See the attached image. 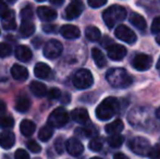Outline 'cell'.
Segmentation results:
<instances>
[{
  "instance_id": "d6a6232c",
  "label": "cell",
  "mask_w": 160,
  "mask_h": 159,
  "mask_svg": "<svg viewBox=\"0 0 160 159\" xmlns=\"http://www.w3.org/2000/svg\"><path fill=\"white\" fill-rule=\"evenodd\" d=\"M33 17V8L31 6L24 7L21 10V19L22 21H31Z\"/></svg>"
},
{
  "instance_id": "2e32d148",
  "label": "cell",
  "mask_w": 160,
  "mask_h": 159,
  "mask_svg": "<svg viewBox=\"0 0 160 159\" xmlns=\"http://www.w3.org/2000/svg\"><path fill=\"white\" fill-rule=\"evenodd\" d=\"M51 73V69L48 64L44 63V62H38L36 63V66L34 67V74H35L36 77L38 79H48L49 75Z\"/></svg>"
},
{
  "instance_id": "9c48e42d",
  "label": "cell",
  "mask_w": 160,
  "mask_h": 159,
  "mask_svg": "<svg viewBox=\"0 0 160 159\" xmlns=\"http://www.w3.org/2000/svg\"><path fill=\"white\" fill-rule=\"evenodd\" d=\"M132 66L137 71H146L152 68V58L145 53H137L132 60Z\"/></svg>"
},
{
  "instance_id": "6da1fadb",
  "label": "cell",
  "mask_w": 160,
  "mask_h": 159,
  "mask_svg": "<svg viewBox=\"0 0 160 159\" xmlns=\"http://www.w3.org/2000/svg\"><path fill=\"white\" fill-rule=\"evenodd\" d=\"M106 79L116 88H127L133 83V77L123 68L110 69L106 74Z\"/></svg>"
},
{
  "instance_id": "8992f818",
  "label": "cell",
  "mask_w": 160,
  "mask_h": 159,
  "mask_svg": "<svg viewBox=\"0 0 160 159\" xmlns=\"http://www.w3.org/2000/svg\"><path fill=\"white\" fill-rule=\"evenodd\" d=\"M128 147L134 154H137L139 156H147L150 149V143L145 137L136 136L128 142Z\"/></svg>"
},
{
  "instance_id": "ffe728a7",
  "label": "cell",
  "mask_w": 160,
  "mask_h": 159,
  "mask_svg": "<svg viewBox=\"0 0 160 159\" xmlns=\"http://www.w3.org/2000/svg\"><path fill=\"white\" fill-rule=\"evenodd\" d=\"M2 19V27L6 31H12L17 28V22H15V14L13 11H9Z\"/></svg>"
},
{
  "instance_id": "f907efd6",
  "label": "cell",
  "mask_w": 160,
  "mask_h": 159,
  "mask_svg": "<svg viewBox=\"0 0 160 159\" xmlns=\"http://www.w3.org/2000/svg\"><path fill=\"white\" fill-rule=\"evenodd\" d=\"M156 42L158 45H160V34H157V36H156Z\"/></svg>"
},
{
  "instance_id": "ac0fdd59",
  "label": "cell",
  "mask_w": 160,
  "mask_h": 159,
  "mask_svg": "<svg viewBox=\"0 0 160 159\" xmlns=\"http://www.w3.org/2000/svg\"><path fill=\"white\" fill-rule=\"evenodd\" d=\"M11 74H12L13 79L23 82V81L28 80V71L25 67L20 66V64H14L11 69Z\"/></svg>"
},
{
  "instance_id": "7c38bea8",
  "label": "cell",
  "mask_w": 160,
  "mask_h": 159,
  "mask_svg": "<svg viewBox=\"0 0 160 159\" xmlns=\"http://www.w3.org/2000/svg\"><path fill=\"white\" fill-rule=\"evenodd\" d=\"M65 148L71 156H80L84 152L83 144L75 137H71L65 142Z\"/></svg>"
},
{
  "instance_id": "74e56055",
  "label": "cell",
  "mask_w": 160,
  "mask_h": 159,
  "mask_svg": "<svg viewBox=\"0 0 160 159\" xmlns=\"http://www.w3.org/2000/svg\"><path fill=\"white\" fill-rule=\"evenodd\" d=\"M75 133L78 135H81L83 137H88L93 134V130L92 129H87V127H84V129H76Z\"/></svg>"
},
{
  "instance_id": "4dcf8cb0",
  "label": "cell",
  "mask_w": 160,
  "mask_h": 159,
  "mask_svg": "<svg viewBox=\"0 0 160 159\" xmlns=\"http://www.w3.org/2000/svg\"><path fill=\"white\" fill-rule=\"evenodd\" d=\"M102 146H103V142H102V138H100V137H94L88 144L89 149L93 152L101 151Z\"/></svg>"
},
{
  "instance_id": "836d02e7",
  "label": "cell",
  "mask_w": 160,
  "mask_h": 159,
  "mask_svg": "<svg viewBox=\"0 0 160 159\" xmlns=\"http://www.w3.org/2000/svg\"><path fill=\"white\" fill-rule=\"evenodd\" d=\"M11 51H12L11 45L7 42H0V58H6L10 56Z\"/></svg>"
},
{
  "instance_id": "3957f363",
  "label": "cell",
  "mask_w": 160,
  "mask_h": 159,
  "mask_svg": "<svg viewBox=\"0 0 160 159\" xmlns=\"http://www.w3.org/2000/svg\"><path fill=\"white\" fill-rule=\"evenodd\" d=\"M125 17H127V10L124 7L118 6V4L109 7L102 13L103 22L109 28L114 27L119 22L125 20Z\"/></svg>"
},
{
  "instance_id": "f1b7e54d",
  "label": "cell",
  "mask_w": 160,
  "mask_h": 159,
  "mask_svg": "<svg viewBox=\"0 0 160 159\" xmlns=\"http://www.w3.org/2000/svg\"><path fill=\"white\" fill-rule=\"evenodd\" d=\"M53 134V130L51 127L49 125H46V127H42V129L38 132V138H39L42 142H48L51 138Z\"/></svg>"
},
{
  "instance_id": "44dd1931",
  "label": "cell",
  "mask_w": 160,
  "mask_h": 159,
  "mask_svg": "<svg viewBox=\"0 0 160 159\" xmlns=\"http://www.w3.org/2000/svg\"><path fill=\"white\" fill-rule=\"evenodd\" d=\"M128 20H130V23L132 24V25H134L136 28H138L139 31L144 32V31L146 30L147 24H146L145 19H144L141 14H138V13H136V12H132L130 14Z\"/></svg>"
},
{
  "instance_id": "5bb4252c",
  "label": "cell",
  "mask_w": 160,
  "mask_h": 159,
  "mask_svg": "<svg viewBox=\"0 0 160 159\" xmlns=\"http://www.w3.org/2000/svg\"><path fill=\"white\" fill-rule=\"evenodd\" d=\"M60 34L67 39H76L81 36V31L75 25H63L60 28Z\"/></svg>"
},
{
  "instance_id": "484cf974",
  "label": "cell",
  "mask_w": 160,
  "mask_h": 159,
  "mask_svg": "<svg viewBox=\"0 0 160 159\" xmlns=\"http://www.w3.org/2000/svg\"><path fill=\"white\" fill-rule=\"evenodd\" d=\"M31 108V100L26 96H20L15 102V109L19 112H26Z\"/></svg>"
},
{
  "instance_id": "7402d4cb",
  "label": "cell",
  "mask_w": 160,
  "mask_h": 159,
  "mask_svg": "<svg viewBox=\"0 0 160 159\" xmlns=\"http://www.w3.org/2000/svg\"><path fill=\"white\" fill-rule=\"evenodd\" d=\"M35 33V25L32 21H22L20 25V35L23 38L30 37Z\"/></svg>"
},
{
  "instance_id": "7bdbcfd3",
  "label": "cell",
  "mask_w": 160,
  "mask_h": 159,
  "mask_svg": "<svg viewBox=\"0 0 160 159\" xmlns=\"http://www.w3.org/2000/svg\"><path fill=\"white\" fill-rule=\"evenodd\" d=\"M10 10L8 9V6H7L6 2H4L3 0H0V17H3Z\"/></svg>"
},
{
  "instance_id": "b9f144b4",
  "label": "cell",
  "mask_w": 160,
  "mask_h": 159,
  "mask_svg": "<svg viewBox=\"0 0 160 159\" xmlns=\"http://www.w3.org/2000/svg\"><path fill=\"white\" fill-rule=\"evenodd\" d=\"M48 96L50 99H59L60 96H61V92L58 88H51L48 93Z\"/></svg>"
},
{
  "instance_id": "603a6c76",
  "label": "cell",
  "mask_w": 160,
  "mask_h": 159,
  "mask_svg": "<svg viewBox=\"0 0 160 159\" xmlns=\"http://www.w3.org/2000/svg\"><path fill=\"white\" fill-rule=\"evenodd\" d=\"M30 89L36 97H44L47 93L46 85L42 82H38V81H33V82L31 83Z\"/></svg>"
},
{
  "instance_id": "c3c4849f",
  "label": "cell",
  "mask_w": 160,
  "mask_h": 159,
  "mask_svg": "<svg viewBox=\"0 0 160 159\" xmlns=\"http://www.w3.org/2000/svg\"><path fill=\"white\" fill-rule=\"evenodd\" d=\"M64 99H62V102H64V104H68V102H70V95L69 94H64Z\"/></svg>"
},
{
  "instance_id": "e0dca14e",
  "label": "cell",
  "mask_w": 160,
  "mask_h": 159,
  "mask_svg": "<svg viewBox=\"0 0 160 159\" xmlns=\"http://www.w3.org/2000/svg\"><path fill=\"white\" fill-rule=\"evenodd\" d=\"M15 143V136L12 132L4 131L0 134V147L4 149H9L14 145Z\"/></svg>"
},
{
  "instance_id": "277c9868",
  "label": "cell",
  "mask_w": 160,
  "mask_h": 159,
  "mask_svg": "<svg viewBox=\"0 0 160 159\" xmlns=\"http://www.w3.org/2000/svg\"><path fill=\"white\" fill-rule=\"evenodd\" d=\"M94 84V77L87 69H80L73 77V85L78 89H87Z\"/></svg>"
},
{
  "instance_id": "ab89813d",
  "label": "cell",
  "mask_w": 160,
  "mask_h": 159,
  "mask_svg": "<svg viewBox=\"0 0 160 159\" xmlns=\"http://www.w3.org/2000/svg\"><path fill=\"white\" fill-rule=\"evenodd\" d=\"M14 159H30V156H28V152L25 149H18L14 154Z\"/></svg>"
},
{
  "instance_id": "f35d334b",
  "label": "cell",
  "mask_w": 160,
  "mask_h": 159,
  "mask_svg": "<svg viewBox=\"0 0 160 159\" xmlns=\"http://www.w3.org/2000/svg\"><path fill=\"white\" fill-rule=\"evenodd\" d=\"M87 2L92 8H100L107 3V0H87Z\"/></svg>"
},
{
  "instance_id": "e575fe53",
  "label": "cell",
  "mask_w": 160,
  "mask_h": 159,
  "mask_svg": "<svg viewBox=\"0 0 160 159\" xmlns=\"http://www.w3.org/2000/svg\"><path fill=\"white\" fill-rule=\"evenodd\" d=\"M147 156L150 159H160V144L155 145L154 147H150Z\"/></svg>"
},
{
  "instance_id": "d590c367",
  "label": "cell",
  "mask_w": 160,
  "mask_h": 159,
  "mask_svg": "<svg viewBox=\"0 0 160 159\" xmlns=\"http://www.w3.org/2000/svg\"><path fill=\"white\" fill-rule=\"evenodd\" d=\"M26 146H28V148L34 154L40 153V151H42V147H40V145L38 144V143H36V141H33V140L28 141V142L26 143Z\"/></svg>"
},
{
  "instance_id": "8d00e7d4",
  "label": "cell",
  "mask_w": 160,
  "mask_h": 159,
  "mask_svg": "<svg viewBox=\"0 0 160 159\" xmlns=\"http://www.w3.org/2000/svg\"><path fill=\"white\" fill-rule=\"evenodd\" d=\"M152 34H160V17L154 19L152 23Z\"/></svg>"
},
{
  "instance_id": "4316f807",
  "label": "cell",
  "mask_w": 160,
  "mask_h": 159,
  "mask_svg": "<svg viewBox=\"0 0 160 159\" xmlns=\"http://www.w3.org/2000/svg\"><path fill=\"white\" fill-rule=\"evenodd\" d=\"M92 57H93L94 61H95L96 66L98 68H103V67L107 64V60H106V57L101 50H99L98 48H93L92 49Z\"/></svg>"
},
{
  "instance_id": "816d5d0a",
  "label": "cell",
  "mask_w": 160,
  "mask_h": 159,
  "mask_svg": "<svg viewBox=\"0 0 160 159\" xmlns=\"http://www.w3.org/2000/svg\"><path fill=\"white\" fill-rule=\"evenodd\" d=\"M156 68L158 69V70H160V57H159V59H158V62H157V66H156Z\"/></svg>"
},
{
  "instance_id": "7dc6e473",
  "label": "cell",
  "mask_w": 160,
  "mask_h": 159,
  "mask_svg": "<svg viewBox=\"0 0 160 159\" xmlns=\"http://www.w3.org/2000/svg\"><path fill=\"white\" fill-rule=\"evenodd\" d=\"M7 106H6V102H2V100H0V113L4 112V110H6Z\"/></svg>"
},
{
  "instance_id": "681fc988",
  "label": "cell",
  "mask_w": 160,
  "mask_h": 159,
  "mask_svg": "<svg viewBox=\"0 0 160 159\" xmlns=\"http://www.w3.org/2000/svg\"><path fill=\"white\" fill-rule=\"evenodd\" d=\"M156 117L158 118V119L160 120V107H159V108L156 110Z\"/></svg>"
},
{
  "instance_id": "30bf717a",
  "label": "cell",
  "mask_w": 160,
  "mask_h": 159,
  "mask_svg": "<svg viewBox=\"0 0 160 159\" xmlns=\"http://www.w3.org/2000/svg\"><path fill=\"white\" fill-rule=\"evenodd\" d=\"M83 10H84L83 2L81 0H73L65 9L64 17L67 20H74L82 14Z\"/></svg>"
},
{
  "instance_id": "9a60e30c",
  "label": "cell",
  "mask_w": 160,
  "mask_h": 159,
  "mask_svg": "<svg viewBox=\"0 0 160 159\" xmlns=\"http://www.w3.org/2000/svg\"><path fill=\"white\" fill-rule=\"evenodd\" d=\"M15 58H17L19 61H22V62H28L33 57V53H32V50L28 48V46H18L15 48Z\"/></svg>"
},
{
  "instance_id": "52a82bcc",
  "label": "cell",
  "mask_w": 160,
  "mask_h": 159,
  "mask_svg": "<svg viewBox=\"0 0 160 159\" xmlns=\"http://www.w3.org/2000/svg\"><path fill=\"white\" fill-rule=\"evenodd\" d=\"M63 46L57 39H50L44 46V56L47 59H56L62 53Z\"/></svg>"
},
{
  "instance_id": "60d3db41",
  "label": "cell",
  "mask_w": 160,
  "mask_h": 159,
  "mask_svg": "<svg viewBox=\"0 0 160 159\" xmlns=\"http://www.w3.org/2000/svg\"><path fill=\"white\" fill-rule=\"evenodd\" d=\"M55 147H56V149H57L58 154L63 153L64 145H63V140H62V137H58L57 138V141H56V143H55Z\"/></svg>"
},
{
  "instance_id": "4fadbf2b",
  "label": "cell",
  "mask_w": 160,
  "mask_h": 159,
  "mask_svg": "<svg viewBox=\"0 0 160 159\" xmlns=\"http://www.w3.org/2000/svg\"><path fill=\"white\" fill-rule=\"evenodd\" d=\"M37 15L42 21L50 22L57 17V11L50 7H38Z\"/></svg>"
},
{
  "instance_id": "ba28073f",
  "label": "cell",
  "mask_w": 160,
  "mask_h": 159,
  "mask_svg": "<svg viewBox=\"0 0 160 159\" xmlns=\"http://www.w3.org/2000/svg\"><path fill=\"white\" fill-rule=\"evenodd\" d=\"M114 35L117 38L127 42L128 45L135 44L137 40V36L135 35V33L125 25H119L114 31Z\"/></svg>"
},
{
  "instance_id": "bcb514c9",
  "label": "cell",
  "mask_w": 160,
  "mask_h": 159,
  "mask_svg": "<svg viewBox=\"0 0 160 159\" xmlns=\"http://www.w3.org/2000/svg\"><path fill=\"white\" fill-rule=\"evenodd\" d=\"M63 1L64 0H50V2L53 4V6H61L62 3H63Z\"/></svg>"
},
{
  "instance_id": "f546056e",
  "label": "cell",
  "mask_w": 160,
  "mask_h": 159,
  "mask_svg": "<svg viewBox=\"0 0 160 159\" xmlns=\"http://www.w3.org/2000/svg\"><path fill=\"white\" fill-rule=\"evenodd\" d=\"M124 142V137L120 134H114V135H111L109 138H108V144H109L110 147H113V148H118Z\"/></svg>"
},
{
  "instance_id": "5b68a950",
  "label": "cell",
  "mask_w": 160,
  "mask_h": 159,
  "mask_svg": "<svg viewBox=\"0 0 160 159\" xmlns=\"http://www.w3.org/2000/svg\"><path fill=\"white\" fill-rule=\"evenodd\" d=\"M69 121V113L63 107H58L49 115L48 125L51 127H62Z\"/></svg>"
},
{
  "instance_id": "f5cc1de1",
  "label": "cell",
  "mask_w": 160,
  "mask_h": 159,
  "mask_svg": "<svg viewBox=\"0 0 160 159\" xmlns=\"http://www.w3.org/2000/svg\"><path fill=\"white\" fill-rule=\"evenodd\" d=\"M91 159H102V158H100V157H93V158H91Z\"/></svg>"
},
{
  "instance_id": "f6af8a7d",
  "label": "cell",
  "mask_w": 160,
  "mask_h": 159,
  "mask_svg": "<svg viewBox=\"0 0 160 159\" xmlns=\"http://www.w3.org/2000/svg\"><path fill=\"white\" fill-rule=\"evenodd\" d=\"M113 159H130V158H128L127 155H124V154L118 153V154H116V155L113 156Z\"/></svg>"
},
{
  "instance_id": "db71d44e",
  "label": "cell",
  "mask_w": 160,
  "mask_h": 159,
  "mask_svg": "<svg viewBox=\"0 0 160 159\" xmlns=\"http://www.w3.org/2000/svg\"><path fill=\"white\" fill-rule=\"evenodd\" d=\"M36 1H38V2H42V1H45V0H36Z\"/></svg>"
},
{
  "instance_id": "ee69618b",
  "label": "cell",
  "mask_w": 160,
  "mask_h": 159,
  "mask_svg": "<svg viewBox=\"0 0 160 159\" xmlns=\"http://www.w3.org/2000/svg\"><path fill=\"white\" fill-rule=\"evenodd\" d=\"M42 30H44V32H46V33H52L56 31V26L55 25H44Z\"/></svg>"
},
{
  "instance_id": "83f0119b",
  "label": "cell",
  "mask_w": 160,
  "mask_h": 159,
  "mask_svg": "<svg viewBox=\"0 0 160 159\" xmlns=\"http://www.w3.org/2000/svg\"><path fill=\"white\" fill-rule=\"evenodd\" d=\"M85 35H86V38L91 42H96L100 38L101 33L96 26H87L86 30H85Z\"/></svg>"
},
{
  "instance_id": "d6986e66",
  "label": "cell",
  "mask_w": 160,
  "mask_h": 159,
  "mask_svg": "<svg viewBox=\"0 0 160 159\" xmlns=\"http://www.w3.org/2000/svg\"><path fill=\"white\" fill-rule=\"evenodd\" d=\"M71 118L75 121V122L81 123V124H85V123H87L89 120L88 112H87V110L85 108L74 109L71 112Z\"/></svg>"
},
{
  "instance_id": "7a4b0ae2",
  "label": "cell",
  "mask_w": 160,
  "mask_h": 159,
  "mask_svg": "<svg viewBox=\"0 0 160 159\" xmlns=\"http://www.w3.org/2000/svg\"><path fill=\"white\" fill-rule=\"evenodd\" d=\"M119 102L116 97H107L97 106L96 117L101 121L109 120L118 112Z\"/></svg>"
},
{
  "instance_id": "1f68e13d",
  "label": "cell",
  "mask_w": 160,
  "mask_h": 159,
  "mask_svg": "<svg viewBox=\"0 0 160 159\" xmlns=\"http://www.w3.org/2000/svg\"><path fill=\"white\" fill-rule=\"evenodd\" d=\"M14 125V120L10 116H2L0 117V127L3 129H9Z\"/></svg>"
},
{
  "instance_id": "cb8c5ba5",
  "label": "cell",
  "mask_w": 160,
  "mask_h": 159,
  "mask_svg": "<svg viewBox=\"0 0 160 159\" xmlns=\"http://www.w3.org/2000/svg\"><path fill=\"white\" fill-rule=\"evenodd\" d=\"M123 129H124V124H123L122 120H120V119L114 120L113 122L107 124V125H106V127H105L106 132H107L108 134H110V135L119 134L120 132L123 131Z\"/></svg>"
},
{
  "instance_id": "8fae6325",
  "label": "cell",
  "mask_w": 160,
  "mask_h": 159,
  "mask_svg": "<svg viewBox=\"0 0 160 159\" xmlns=\"http://www.w3.org/2000/svg\"><path fill=\"white\" fill-rule=\"evenodd\" d=\"M108 50V57L114 61H120L127 56V48L122 45L112 44L110 47L107 48Z\"/></svg>"
},
{
  "instance_id": "d4e9b609",
  "label": "cell",
  "mask_w": 160,
  "mask_h": 159,
  "mask_svg": "<svg viewBox=\"0 0 160 159\" xmlns=\"http://www.w3.org/2000/svg\"><path fill=\"white\" fill-rule=\"evenodd\" d=\"M20 130H21V133L23 134L24 136H31L34 134L36 130V125L33 121L31 120H23L20 124Z\"/></svg>"
}]
</instances>
